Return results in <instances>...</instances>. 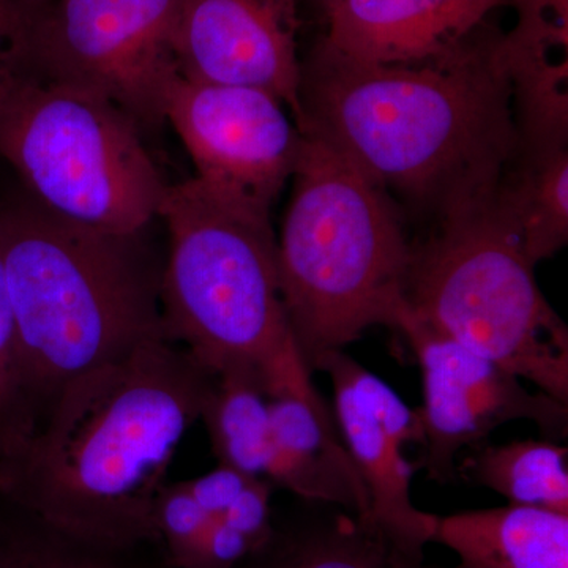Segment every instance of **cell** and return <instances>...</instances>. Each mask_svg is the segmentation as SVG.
I'll return each instance as SVG.
<instances>
[{
	"label": "cell",
	"instance_id": "cell-15",
	"mask_svg": "<svg viewBox=\"0 0 568 568\" xmlns=\"http://www.w3.org/2000/svg\"><path fill=\"white\" fill-rule=\"evenodd\" d=\"M514 31L496 37L514 100L518 152L568 148V0H507Z\"/></svg>",
	"mask_w": 568,
	"mask_h": 568
},
{
	"label": "cell",
	"instance_id": "cell-6",
	"mask_svg": "<svg viewBox=\"0 0 568 568\" xmlns=\"http://www.w3.org/2000/svg\"><path fill=\"white\" fill-rule=\"evenodd\" d=\"M160 305L166 338L209 373L261 372L297 349L280 287L271 219L226 203L197 181L170 186Z\"/></svg>",
	"mask_w": 568,
	"mask_h": 568
},
{
	"label": "cell",
	"instance_id": "cell-13",
	"mask_svg": "<svg viewBox=\"0 0 568 568\" xmlns=\"http://www.w3.org/2000/svg\"><path fill=\"white\" fill-rule=\"evenodd\" d=\"M271 422L265 478L306 503L368 517V495L334 413L325 405L297 349L263 373Z\"/></svg>",
	"mask_w": 568,
	"mask_h": 568
},
{
	"label": "cell",
	"instance_id": "cell-26",
	"mask_svg": "<svg viewBox=\"0 0 568 568\" xmlns=\"http://www.w3.org/2000/svg\"><path fill=\"white\" fill-rule=\"evenodd\" d=\"M26 9L17 0H0V89L22 65Z\"/></svg>",
	"mask_w": 568,
	"mask_h": 568
},
{
	"label": "cell",
	"instance_id": "cell-7",
	"mask_svg": "<svg viewBox=\"0 0 568 568\" xmlns=\"http://www.w3.org/2000/svg\"><path fill=\"white\" fill-rule=\"evenodd\" d=\"M0 156L33 204L100 233L148 230L170 189L132 115L24 63L0 89Z\"/></svg>",
	"mask_w": 568,
	"mask_h": 568
},
{
	"label": "cell",
	"instance_id": "cell-5",
	"mask_svg": "<svg viewBox=\"0 0 568 568\" xmlns=\"http://www.w3.org/2000/svg\"><path fill=\"white\" fill-rule=\"evenodd\" d=\"M534 271L495 192L413 242L407 313L568 405L567 324Z\"/></svg>",
	"mask_w": 568,
	"mask_h": 568
},
{
	"label": "cell",
	"instance_id": "cell-9",
	"mask_svg": "<svg viewBox=\"0 0 568 568\" xmlns=\"http://www.w3.org/2000/svg\"><path fill=\"white\" fill-rule=\"evenodd\" d=\"M171 123L209 192L271 219L293 179L304 134L274 93L252 85L175 77L164 104Z\"/></svg>",
	"mask_w": 568,
	"mask_h": 568
},
{
	"label": "cell",
	"instance_id": "cell-21",
	"mask_svg": "<svg viewBox=\"0 0 568 568\" xmlns=\"http://www.w3.org/2000/svg\"><path fill=\"white\" fill-rule=\"evenodd\" d=\"M457 476L506 497L510 506L568 515V448L556 440L478 446L459 462Z\"/></svg>",
	"mask_w": 568,
	"mask_h": 568
},
{
	"label": "cell",
	"instance_id": "cell-2",
	"mask_svg": "<svg viewBox=\"0 0 568 568\" xmlns=\"http://www.w3.org/2000/svg\"><path fill=\"white\" fill-rule=\"evenodd\" d=\"M212 383V373L166 336L85 373L0 467V493L91 540L159 541L153 508Z\"/></svg>",
	"mask_w": 568,
	"mask_h": 568
},
{
	"label": "cell",
	"instance_id": "cell-11",
	"mask_svg": "<svg viewBox=\"0 0 568 568\" xmlns=\"http://www.w3.org/2000/svg\"><path fill=\"white\" fill-rule=\"evenodd\" d=\"M315 372L331 377L336 425L368 495L366 519L409 558L425 562L437 515L422 511L410 496L420 467L406 458V448L424 446L417 410L346 351L325 355Z\"/></svg>",
	"mask_w": 568,
	"mask_h": 568
},
{
	"label": "cell",
	"instance_id": "cell-22",
	"mask_svg": "<svg viewBox=\"0 0 568 568\" xmlns=\"http://www.w3.org/2000/svg\"><path fill=\"white\" fill-rule=\"evenodd\" d=\"M36 428L22 375L17 325L0 254V467L11 462Z\"/></svg>",
	"mask_w": 568,
	"mask_h": 568
},
{
	"label": "cell",
	"instance_id": "cell-29",
	"mask_svg": "<svg viewBox=\"0 0 568 568\" xmlns=\"http://www.w3.org/2000/svg\"><path fill=\"white\" fill-rule=\"evenodd\" d=\"M436 568H443V567H436ZM455 568H459V567H455Z\"/></svg>",
	"mask_w": 568,
	"mask_h": 568
},
{
	"label": "cell",
	"instance_id": "cell-23",
	"mask_svg": "<svg viewBox=\"0 0 568 568\" xmlns=\"http://www.w3.org/2000/svg\"><path fill=\"white\" fill-rule=\"evenodd\" d=\"M212 521L182 481L164 487L153 508V530L171 567L192 566Z\"/></svg>",
	"mask_w": 568,
	"mask_h": 568
},
{
	"label": "cell",
	"instance_id": "cell-1",
	"mask_svg": "<svg viewBox=\"0 0 568 568\" xmlns=\"http://www.w3.org/2000/svg\"><path fill=\"white\" fill-rule=\"evenodd\" d=\"M301 103L302 134L436 222L491 196L519 149L496 39L425 65L355 62L323 41L302 62Z\"/></svg>",
	"mask_w": 568,
	"mask_h": 568
},
{
	"label": "cell",
	"instance_id": "cell-20",
	"mask_svg": "<svg viewBox=\"0 0 568 568\" xmlns=\"http://www.w3.org/2000/svg\"><path fill=\"white\" fill-rule=\"evenodd\" d=\"M219 465L265 478L271 454V422L263 372L231 366L213 375L201 420Z\"/></svg>",
	"mask_w": 568,
	"mask_h": 568
},
{
	"label": "cell",
	"instance_id": "cell-18",
	"mask_svg": "<svg viewBox=\"0 0 568 568\" xmlns=\"http://www.w3.org/2000/svg\"><path fill=\"white\" fill-rule=\"evenodd\" d=\"M0 568H173L160 541L112 545L52 525L0 493Z\"/></svg>",
	"mask_w": 568,
	"mask_h": 568
},
{
	"label": "cell",
	"instance_id": "cell-25",
	"mask_svg": "<svg viewBox=\"0 0 568 568\" xmlns=\"http://www.w3.org/2000/svg\"><path fill=\"white\" fill-rule=\"evenodd\" d=\"M252 478L233 467L219 465L211 473L183 480L182 484L209 517L220 519Z\"/></svg>",
	"mask_w": 568,
	"mask_h": 568
},
{
	"label": "cell",
	"instance_id": "cell-19",
	"mask_svg": "<svg viewBox=\"0 0 568 568\" xmlns=\"http://www.w3.org/2000/svg\"><path fill=\"white\" fill-rule=\"evenodd\" d=\"M534 265L568 244V148L518 152L496 190Z\"/></svg>",
	"mask_w": 568,
	"mask_h": 568
},
{
	"label": "cell",
	"instance_id": "cell-28",
	"mask_svg": "<svg viewBox=\"0 0 568 568\" xmlns=\"http://www.w3.org/2000/svg\"><path fill=\"white\" fill-rule=\"evenodd\" d=\"M325 10L331 9L332 6H335L338 0H323Z\"/></svg>",
	"mask_w": 568,
	"mask_h": 568
},
{
	"label": "cell",
	"instance_id": "cell-16",
	"mask_svg": "<svg viewBox=\"0 0 568 568\" xmlns=\"http://www.w3.org/2000/svg\"><path fill=\"white\" fill-rule=\"evenodd\" d=\"M312 506L274 519L271 537L237 568H436L409 558L368 519L328 504Z\"/></svg>",
	"mask_w": 568,
	"mask_h": 568
},
{
	"label": "cell",
	"instance_id": "cell-27",
	"mask_svg": "<svg viewBox=\"0 0 568 568\" xmlns=\"http://www.w3.org/2000/svg\"><path fill=\"white\" fill-rule=\"evenodd\" d=\"M18 3L26 10L37 9V7L43 6L48 0H17Z\"/></svg>",
	"mask_w": 568,
	"mask_h": 568
},
{
	"label": "cell",
	"instance_id": "cell-24",
	"mask_svg": "<svg viewBox=\"0 0 568 568\" xmlns=\"http://www.w3.org/2000/svg\"><path fill=\"white\" fill-rule=\"evenodd\" d=\"M272 489L274 485L263 477H254L244 491L224 511L220 521L248 538L254 551L263 547L274 529L272 511ZM253 551V552H254Z\"/></svg>",
	"mask_w": 568,
	"mask_h": 568
},
{
	"label": "cell",
	"instance_id": "cell-3",
	"mask_svg": "<svg viewBox=\"0 0 568 568\" xmlns=\"http://www.w3.org/2000/svg\"><path fill=\"white\" fill-rule=\"evenodd\" d=\"M144 233L85 230L31 200L0 207V254L36 426L74 379L166 336L163 261Z\"/></svg>",
	"mask_w": 568,
	"mask_h": 568
},
{
	"label": "cell",
	"instance_id": "cell-10",
	"mask_svg": "<svg viewBox=\"0 0 568 568\" xmlns=\"http://www.w3.org/2000/svg\"><path fill=\"white\" fill-rule=\"evenodd\" d=\"M396 332L405 336L420 366L424 403L416 410L424 446L418 466L432 480L454 481L459 455L481 446L508 422H532L544 439H566L568 405L544 392H529L504 366L426 327L407 312Z\"/></svg>",
	"mask_w": 568,
	"mask_h": 568
},
{
	"label": "cell",
	"instance_id": "cell-8",
	"mask_svg": "<svg viewBox=\"0 0 568 568\" xmlns=\"http://www.w3.org/2000/svg\"><path fill=\"white\" fill-rule=\"evenodd\" d=\"M182 0H48L26 10L22 61L51 81L118 104L144 126L164 123L181 71L174 33Z\"/></svg>",
	"mask_w": 568,
	"mask_h": 568
},
{
	"label": "cell",
	"instance_id": "cell-14",
	"mask_svg": "<svg viewBox=\"0 0 568 568\" xmlns=\"http://www.w3.org/2000/svg\"><path fill=\"white\" fill-rule=\"evenodd\" d=\"M507 0H338L323 40L343 58L373 65H425L454 58Z\"/></svg>",
	"mask_w": 568,
	"mask_h": 568
},
{
	"label": "cell",
	"instance_id": "cell-4",
	"mask_svg": "<svg viewBox=\"0 0 568 568\" xmlns=\"http://www.w3.org/2000/svg\"><path fill=\"white\" fill-rule=\"evenodd\" d=\"M291 182L276 260L287 324L313 373L375 325L398 331L413 242L392 197L321 138L304 134Z\"/></svg>",
	"mask_w": 568,
	"mask_h": 568
},
{
	"label": "cell",
	"instance_id": "cell-12",
	"mask_svg": "<svg viewBox=\"0 0 568 568\" xmlns=\"http://www.w3.org/2000/svg\"><path fill=\"white\" fill-rule=\"evenodd\" d=\"M298 0H182L174 33L186 80L274 93L304 129Z\"/></svg>",
	"mask_w": 568,
	"mask_h": 568
},
{
	"label": "cell",
	"instance_id": "cell-17",
	"mask_svg": "<svg viewBox=\"0 0 568 568\" xmlns=\"http://www.w3.org/2000/svg\"><path fill=\"white\" fill-rule=\"evenodd\" d=\"M459 568H568V515L510 506L437 517L433 544Z\"/></svg>",
	"mask_w": 568,
	"mask_h": 568
}]
</instances>
